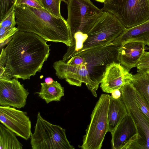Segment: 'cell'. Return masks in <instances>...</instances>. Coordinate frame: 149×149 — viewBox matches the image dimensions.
<instances>
[{
  "mask_svg": "<svg viewBox=\"0 0 149 149\" xmlns=\"http://www.w3.org/2000/svg\"><path fill=\"white\" fill-rule=\"evenodd\" d=\"M46 40L32 33L19 31L0 56V78L30 79L40 72L50 54Z\"/></svg>",
  "mask_w": 149,
  "mask_h": 149,
  "instance_id": "cell-1",
  "label": "cell"
},
{
  "mask_svg": "<svg viewBox=\"0 0 149 149\" xmlns=\"http://www.w3.org/2000/svg\"><path fill=\"white\" fill-rule=\"evenodd\" d=\"M14 10L19 31L34 33L46 41L62 42L71 46L72 33L63 17L54 15L43 8L25 4L15 6Z\"/></svg>",
  "mask_w": 149,
  "mask_h": 149,
  "instance_id": "cell-2",
  "label": "cell"
},
{
  "mask_svg": "<svg viewBox=\"0 0 149 149\" xmlns=\"http://www.w3.org/2000/svg\"><path fill=\"white\" fill-rule=\"evenodd\" d=\"M102 10L113 15L126 29L149 19V0H107Z\"/></svg>",
  "mask_w": 149,
  "mask_h": 149,
  "instance_id": "cell-3",
  "label": "cell"
},
{
  "mask_svg": "<svg viewBox=\"0 0 149 149\" xmlns=\"http://www.w3.org/2000/svg\"><path fill=\"white\" fill-rule=\"evenodd\" d=\"M125 29L113 15L104 11L87 34L88 38L83 44L82 48L71 54L66 61L86 50L110 44Z\"/></svg>",
  "mask_w": 149,
  "mask_h": 149,
  "instance_id": "cell-4",
  "label": "cell"
},
{
  "mask_svg": "<svg viewBox=\"0 0 149 149\" xmlns=\"http://www.w3.org/2000/svg\"><path fill=\"white\" fill-rule=\"evenodd\" d=\"M30 138L33 149H74L67 138L65 130L44 119L40 112Z\"/></svg>",
  "mask_w": 149,
  "mask_h": 149,
  "instance_id": "cell-5",
  "label": "cell"
},
{
  "mask_svg": "<svg viewBox=\"0 0 149 149\" xmlns=\"http://www.w3.org/2000/svg\"><path fill=\"white\" fill-rule=\"evenodd\" d=\"M110 95L100 96L91 116L90 124L83 137V143L79 147L83 149H100L105 135L108 132L107 113Z\"/></svg>",
  "mask_w": 149,
  "mask_h": 149,
  "instance_id": "cell-6",
  "label": "cell"
},
{
  "mask_svg": "<svg viewBox=\"0 0 149 149\" xmlns=\"http://www.w3.org/2000/svg\"><path fill=\"white\" fill-rule=\"evenodd\" d=\"M53 66L59 79H65L70 84L77 86L84 83L93 95L97 97L99 85L92 80L84 57L77 55L66 61L59 60L54 62Z\"/></svg>",
  "mask_w": 149,
  "mask_h": 149,
  "instance_id": "cell-7",
  "label": "cell"
},
{
  "mask_svg": "<svg viewBox=\"0 0 149 149\" xmlns=\"http://www.w3.org/2000/svg\"><path fill=\"white\" fill-rule=\"evenodd\" d=\"M66 20L73 37L76 32L87 34L104 11L90 0H70Z\"/></svg>",
  "mask_w": 149,
  "mask_h": 149,
  "instance_id": "cell-8",
  "label": "cell"
},
{
  "mask_svg": "<svg viewBox=\"0 0 149 149\" xmlns=\"http://www.w3.org/2000/svg\"><path fill=\"white\" fill-rule=\"evenodd\" d=\"M119 47L110 43L86 50L77 55L84 58L91 77L97 85L101 82L107 65L113 61L118 63L117 56Z\"/></svg>",
  "mask_w": 149,
  "mask_h": 149,
  "instance_id": "cell-9",
  "label": "cell"
},
{
  "mask_svg": "<svg viewBox=\"0 0 149 149\" xmlns=\"http://www.w3.org/2000/svg\"><path fill=\"white\" fill-rule=\"evenodd\" d=\"M121 97L128 113L134 120L141 137V149H149V121L132 95L127 83L120 88Z\"/></svg>",
  "mask_w": 149,
  "mask_h": 149,
  "instance_id": "cell-10",
  "label": "cell"
},
{
  "mask_svg": "<svg viewBox=\"0 0 149 149\" xmlns=\"http://www.w3.org/2000/svg\"><path fill=\"white\" fill-rule=\"evenodd\" d=\"M0 121L5 126L24 139L30 138L31 122L27 113L10 106H0Z\"/></svg>",
  "mask_w": 149,
  "mask_h": 149,
  "instance_id": "cell-11",
  "label": "cell"
},
{
  "mask_svg": "<svg viewBox=\"0 0 149 149\" xmlns=\"http://www.w3.org/2000/svg\"><path fill=\"white\" fill-rule=\"evenodd\" d=\"M111 134L112 149H133L140 144L141 137L136 126L128 114Z\"/></svg>",
  "mask_w": 149,
  "mask_h": 149,
  "instance_id": "cell-12",
  "label": "cell"
},
{
  "mask_svg": "<svg viewBox=\"0 0 149 149\" xmlns=\"http://www.w3.org/2000/svg\"><path fill=\"white\" fill-rule=\"evenodd\" d=\"M29 94L18 79L0 78V105L17 108L24 107Z\"/></svg>",
  "mask_w": 149,
  "mask_h": 149,
  "instance_id": "cell-13",
  "label": "cell"
},
{
  "mask_svg": "<svg viewBox=\"0 0 149 149\" xmlns=\"http://www.w3.org/2000/svg\"><path fill=\"white\" fill-rule=\"evenodd\" d=\"M129 71L118 62L113 61L108 64L100 83L103 91L111 93L116 90L120 89L125 83L131 82L133 74Z\"/></svg>",
  "mask_w": 149,
  "mask_h": 149,
  "instance_id": "cell-14",
  "label": "cell"
},
{
  "mask_svg": "<svg viewBox=\"0 0 149 149\" xmlns=\"http://www.w3.org/2000/svg\"><path fill=\"white\" fill-rule=\"evenodd\" d=\"M145 45L142 42H134L119 46L117 56L118 63L129 70L136 67L145 51Z\"/></svg>",
  "mask_w": 149,
  "mask_h": 149,
  "instance_id": "cell-15",
  "label": "cell"
},
{
  "mask_svg": "<svg viewBox=\"0 0 149 149\" xmlns=\"http://www.w3.org/2000/svg\"><path fill=\"white\" fill-rule=\"evenodd\" d=\"M139 42L147 45L149 42V19L133 27L126 29L111 43L120 46L125 43Z\"/></svg>",
  "mask_w": 149,
  "mask_h": 149,
  "instance_id": "cell-16",
  "label": "cell"
},
{
  "mask_svg": "<svg viewBox=\"0 0 149 149\" xmlns=\"http://www.w3.org/2000/svg\"><path fill=\"white\" fill-rule=\"evenodd\" d=\"M127 114L121 97L115 99L110 96L107 113L108 132L112 133Z\"/></svg>",
  "mask_w": 149,
  "mask_h": 149,
  "instance_id": "cell-17",
  "label": "cell"
},
{
  "mask_svg": "<svg viewBox=\"0 0 149 149\" xmlns=\"http://www.w3.org/2000/svg\"><path fill=\"white\" fill-rule=\"evenodd\" d=\"M41 87L39 92L35 93L44 100L47 104L53 101H59L64 96V88L58 81H54L53 83L47 84L45 83H40Z\"/></svg>",
  "mask_w": 149,
  "mask_h": 149,
  "instance_id": "cell-18",
  "label": "cell"
},
{
  "mask_svg": "<svg viewBox=\"0 0 149 149\" xmlns=\"http://www.w3.org/2000/svg\"><path fill=\"white\" fill-rule=\"evenodd\" d=\"M17 135L3 125L0 124V149H22L23 145Z\"/></svg>",
  "mask_w": 149,
  "mask_h": 149,
  "instance_id": "cell-19",
  "label": "cell"
},
{
  "mask_svg": "<svg viewBox=\"0 0 149 149\" xmlns=\"http://www.w3.org/2000/svg\"><path fill=\"white\" fill-rule=\"evenodd\" d=\"M131 83L149 107V75L147 73L138 72L133 74Z\"/></svg>",
  "mask_w": 149,
  "mask_h": 149,
  "instance_id": "cell-20",
  "label": "cell"
},
{
  "mask_svg": "<svg viewBox=\"0 0 149 149\" xmlns=\"http://www.w3.org/2000/svg\"><path fill=\"white\" fill-rule=\"evenodd\" d=\"M130 92L134 99L143 114L149 121V107L143 97L136 90L131 82L127 83Z\"/></svg>",
  "mask_w": 149,
  "mask_h": 149,
  "instance_id": "cell-21",
  "label": "cell"
},
{
  "mask_svg": "<svg viewBox=\"0 0 149 149\" xmlns=\"http://www.w3.org/2000/svg\"><path fill=\"white\" fill-rule=\"evenodd\" d=\"M43 8L52 15L62 17L60 5L62 0H39Z\"/></svg>",
  "mask_w": 149,
  "mask_h": 149,
  "instance_id": "cell-22",
  "label": "cell"
},
{
  "mask_svg": "<svg viewBox=\"0 0 149 149\" xmlns=\"http://www.w3.org/2000/svg\"><path fill=\"white\" fill-rule=\"evenodd\" d=\"M18 31L17 28L15 27H0V44L10 41L13 35Z\"/></svg>",
  "mask_w": 149,
  "mask_h": 149,
  "instance_id": "cell-23",
  "label": "cell"
},
{
  "mask_svg": "<svg viewBox=\"0 0 149 149\" xmlns=\"http://www.w3.org/2000/svg\"><path fill=\"white\" fill-rule=\"evenodd\" d=\"M14 6L10 10L8 13L0 21V27H15L17 24L15 20V13Z\"/></svg>",
  "mask_w": 149,
  "mask_h": 149,
  "instance_id": "cell-24",
  "label": "cell"
},
{
  "mask_svg": "<svg viewBox=\"0 0 149 149\" xmlns=\"http://www.w3.org/2000/svg\"><path fill=\"white\" fill-rule=\"evenodd\" d=\"M136 67L138 72L145 73L149 72V52H144Z\"/></svg>",
  "mask_w": 149,
  "mask_h": 149,
  "instance_id": "cell-25",
  "label": "cell"
},
{
  "mask_svg": "<svg viewBox=\"0 0 149 149\" xmlns=\"http://www.w3.org/2000/svg\"><path fill=\"white\" fill-rule=\"evenodd\" d=\"M17 0H0V21L15 5Z\"/></svg>",
  "mask_w": 149,
  "mask_h": 149,
  "instance_id": "cell-26",
  "label": "cell"
},
{
  "mask_svg": "<svg viewBox=\"0 0 149 149\" xmlns=\"http://www.w3.org/2000/svg\"><path fill=\"white\" fill-rule=\"evenodd\" d=\"M25 4L36 8H43L39 0H17L15 6Z\"/></svg>",
  "mask_w": 149,
  "mask_h": 149,
  "instance_id": "cell-27",
  "label": "cell"
},
{
  "mask_svg": "<svg viewBox=\"0 0 149 149\" xmlns=\"http://www.w3.org/2000/svg\"><path fill=\"white\" fill-rule=\"evenodd\" d=\"M111 93V96L115 99H118L121 97V92L120 89L116 90L113 91Z\"/></svg>",
  "mask_w": 149,
  "mask_h": 149,
  "instance_id": "cell-28",
  "label": "cell"
},
{
  "mask_svg": "<svg viewBox=\"0 0 149 149\" xmlns=\"http://www.w3.org/2000/svg\"><path fill=\"white\" fill-rule=\"evenodd\" d=\"M45 83L47 84H50L53 83L54 80L51 77H47L45 80Z\"/></svg>",
  "mask_w": 149,
  "mask_h": 149,
  "instance_id": "cell-29",
  "label": "cell"
},
{
  "mask_svg": "<svg viewBox=\"0 0 149 149\" xmlns=\"http://www.w3.org/2000/svg\"><path fill=\"white\" fill-rule=\"evenodd\" d=\"M70 0H62V1H63L67 5L69 3Z\"/></svg>",
  "mask_w": 149,
  "mask_h": 149,
  "instance_id": "cell-30",
  "label": "cell"
},
{
  "mask_svg": "<svg viewBox=\"0 0 149 149\" xmlns=\"http://www.w3.org/2000/svg\"><path fill=\"white\" fill-rule=\"evenodd\" d=\"M97 1L102 3H104L107 0H95Z\"/></svg>",
  "mask_w": 149,
  "mask_h": 149,
  "instance_id": "cell-31",
  "label": "cell"
},
{
  "mask_svg": "<svg viewBox=\"0 0 149 149\" xmlns=\"http://www.w3.org/2000/svg\"><path fill=\"white\" fill-rule=\"evenodd\" d=\"M147 45H148V46L149 47V43H148V44Z\"/></svg>",
  "mask_w": 149,
  "mask_h": 149,
  "instance_id": "cell-32",
  "label": "cell"
},
{
  "mask_svg": "<svg viewBox=\"0 0 149 149\" xmlns=\"http://www.w3.org/2000/svg\"><path fill=\"white\" fill-rule=\"evenodd\" d=\"M147 73H148L149 75V72H148Z\"/></svg>",
  "mask_w": 149,
  "mask_h": 149,
  "instance_id": "cell-33",
  "label": "cell"
}]
</instances>
